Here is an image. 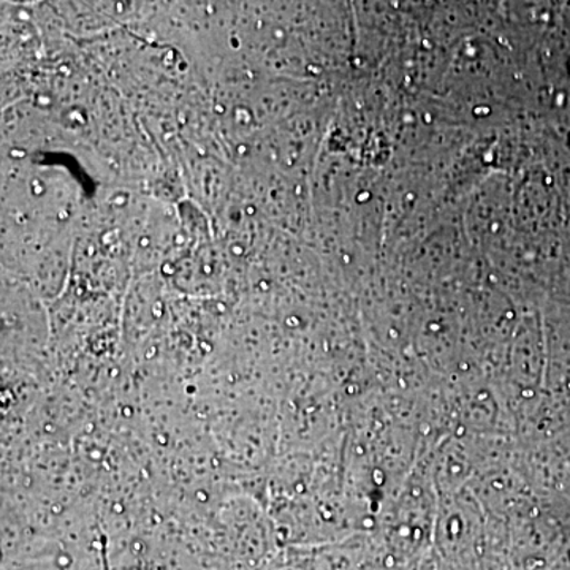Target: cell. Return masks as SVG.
Here are the masks:
<instances>
[]
</instances>
